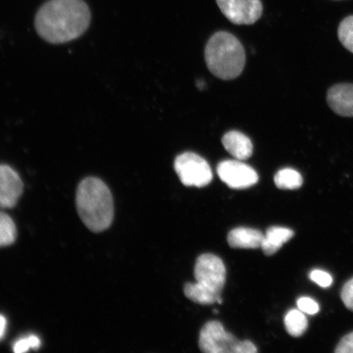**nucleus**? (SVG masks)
I'll return each instance as SVG.
<instances>
[{"label":"nucleus","instance_id":"obj_22","mask_svg":"<svg viewBox=\"0 0 353 353\" xmlns=\"http://www.w3.org/2000/svg\"><path fill=\"white\" fill-rule=\"evenodd\" d=\"M341 299L347 309L353 312V278L343 285Z\"/></svg>","mask_w":353,"mask_h":353},{"label":"nucleus","instance_id":"obj_9","mask_svg":"<svg viewBox=\"0 0 353 353\" xmlns=\"http://www.w3.org/2000/svg\"><path fill=\"white\" fill-rule=\"evenodd\" d=\"M20 175L8 165L0 164V208H12L23 192Z\"/></svg>","mask_w":353,"mask_h":353},{"label":"nucleus","instance_id":"obj_15","mask_svg":"<svg viewBox=\"0 0 353 353\" xmlns=\"http://www.w3.org/2000/svg\"><path fill=\"white\" fill-rule=\"evenodd\" d=\"M285 325L291 336H301L307 329L308 321L303 312L297 309H292L287 312L285 317Z\"/></svg>","mask_w":353,"mask_h":353},{"label":"nucleus","instance_id":"obj_21","mask_svg":"<svg viewBox=\"0 0 353 353\" xmlns=\"http://www.w3.org/2000/svg\"><path fill=\"white\" fill-rule=\"evenodd\" d=\"M310 279L314 281L317 285L323 287V288H328L332 285L333 279L328 272L321 270H313L310 275Z\"/></svg>","mask_w":353,"mask_h":353},{"label":"nucleus","instance_id":"obj_13","mask_svg":"<svg viewBox=\"0 0 353 353\" xmlns=\"http://www.w3.org/2000/svg\"><path fill=\"white\" fill-rule=\"evenodd\" d=\"M294 235V231L290 228L282 227H271L264 235L261 248L267 256L274 254L285 243L288 242Z\"/></svg>","mask_w":353,"mask_h":353},{"label":"nucleus","instance_id":"obj_25","mask_svg":"<svg viewBox=\"0 0 353 353\" xmlns=\"http://www.w3.org/2000/svg\"><path fill=\"white\" fill-rule=\"evenodd\" d=\"M7 326V320L6 317L0 314V339H1L4 334H6Z\"/></svg>","mask_w":353,"mask_h":353},{"label":"nucleus","instance_id":"obj_11","mask_svg":"<svg viewBox=\"0 0 353 353\" xmlns=\"http://www.w3.org/2000/svg\"><path fill=\"white\" fill-rule=\"evenodd\" d=\"M222 143L227 152L236 160L245 161L252 156L253 143L241 132L231 131L223 137Z\"/></svg>","mask_w":353,"mask_h":353},{"label":"nucleus","instance_id":"obj_1","mask_svg":"<svg viewBox=\"0 0 353 353\" xmlns=\"http://www.w3.org/2000/svg\"><path fill=\"white\" fill-rule=\"evenodd\" d=\"M90 21V8L83 0H50L39 8L34 26L44 41L57 44L81 37Z\"/></svg>","mask_w":353,"mask_h":353},{"label":"nucleus","instance_id":"obj_12","mask_svg":"<svg viewBox=\"0 0 353 353\" xmlns=\"http://www.w3.org/2000/svg\"><path fill=\"white\" fill-rule=\"evenodd\" d=\"M263 238V234L257 229L237 228L229 232L228 242L232 248L258 249Z\"/></svg>","mask_w":353,"mask_h":353},{"label":"nucleus","instance_id":"obj_14","mask_svg":"<svg viewBox=\"0 0 353 353\" xmlns=\"http://www.w3.org/2000/svg\"><path fill=\"white\" fill-rule=\"evenodd\" d=\"M184 293L187 298L191 299L194 303L202 304V305H210L214 303H223L221 294L206 288L201 284L187 283L184 287Z\"/></svg>","mask_w":353,"mask_h":353},{"label":"nucleus","instance_id":"obj_16","mask_svg":"<svg viewBox=\"0 0 353 353\" xmlns=\"http://www.w3.org/2000/svg\"><path fill=\"white\" fill-rule=\"evenodd\" d=\"M274 182L278 188L295 190L302 187L303 181L302 175L297 170L285 168L277 172Z\"/></svg>","mask_w":353,"mask_h":353},{"label":"nucleus","instance_id":"obj_2","mask_svg":"<svg viewBox=\"0 0 353 353\" xmlns=\"http://www.w3.org/2000/svg\"><path fill=\"white\" fill-rule=\"evenodd\" d=\"M77 207L79 217L92 232H103L112 223V195L100 179L88 176L81 181L77 192Z\"/></svg>","mask_w":353,"mask_h":353},{"label":"nucleus","instance_id":"obj_19","mask_svg":"<svg viewBox=\"0 0 353 353\" xmlns=\"http://www.w3.org/2000/svg\"><path fill=\"white\" fill-rule=\"evenodd\" d=\"M41 347V339L35 335H30L28 337L19 339L13 344V351L16 353H22L32 350H38Z\"/></svg>","mask_w":353,"mask_h":353},{"label":"nucleus","instance_id":"obj_20","mask_svg":"<svg viewBox=\"0 0 353 353\" xmlns=\"http://www.w3.org/2000/svg\"><path fill=\"white\" fill-rule=\"evenodd\" d=\"M297 305L300 311L309 315H315L320 310L319 303L315 300L308 297L299 299Z\"/></svg>","mask_w":353,"mask_h":353},{"label":"nucleus","instance_id":"obj_23","mask_svg":"<svg viewBox=\"0 0 353 353\" xmlns=\"http://www.w3.org/2000/svg\"><path fill=\"white\" fill-rule=\"evenodd\" d=\"M336 353H353V332H351L344 336L338 344Z\"/></svg>","mask_w":353,"mask_h":353},{"label":"nucleus","instance_id":"obj_4","mask_svg":"<svg viewBox=\"0 0 353 353\" xmlns=\"http://www.w3.org/2000/svg\"><path fill=\"white\" fill-rule=\"evenodd\" d=\"M176 174L185 186L204 188L211 183L213 173L204 158L193 152H185L174 161Z\"/></svg>","mask_w":353,"mask_h":353},{"label":"nucleus","instance_id":"obj_8","mask_svg":"<svg viewBox=\"0 0 353 353\" xmlns=\"http://www.w3.org/2000/svg\"><path fill=\"white\" fill-rule=\"evenodd\" d=\"M217 173L220 179L233 189L249 188L259 181L257 172L236 159L220 162Z\"/></svg>","mask_w":353,"mask_h":353},{"label":"nucleus","instance_id":"obj_7","mask_svg":"<svg viewBox=\"0 0 353 353\" xmlns=\"http://www.w3.org/2000/svg\"><path fill=\"white\" fill-rule=\"evenodd\" d=\"M221 12L236 25H252L261 17L260 0H216Z\"/></svg>","mask_w":353,"mask_h":353},{"label":"nucleus","instance_id":"obj_10","mask_svg":"<svg viewBox=\"0 0 353 353\" xmlns=\"http://www.w3.org/2000/svg\"><path fill=\"white\" fill-rule=\"evenodd\" d=\"M327 103L339 116L353 117V85L339 83L331 87L327 92Z\"/></svg>","mask_w":353,"mask_h":353},{"label":"nucleus","instance_id":"obj_6","mask_svg":"<svg viewBox=\"0 0 353 353\" xmlns=\"http://www.w3.org/2000/svg\"><path fill=\"white\" fill-rule=\"evenodd\" d=\"M194 275L197 283L215 292L222 293L226 282V268L218 256L202 254L196 260Z\"/></svg>","mask_w":353,"mask_h":353},{"label":"nucleus","instance_id":"obj_18","mask_svg":"<svg viewBox=\"0 0 353 353\" xmlns=\"http://www.w3.org/2000/svg\"><path fill=\"white\" fill-rule=\"evenodd\" d=\"M338 35L343 47L353 54V16L342 21L339 26Z\"/></svg>","mask_w":353,"mask_h":353},{"label":"nucleus","instance_id":"obj_3","mask_svg":"<svg viewBox=\"0 0 353 353\" xmlns=\"http://www.w3.org/2000/svg\"><path fill=\"white\" fill-rule=\"evenodd\" d=\"M205 57L212 74L224 81L237 78L245 68L244 48L231 33H215L206 44Z\"/></svg>","mask_w":353,"mask_h":353},{"label":"nucleus","instance_id":"obj_17","mask_svg":"<svg viewBox=\"0 0 353 353\" xmlns=\"http://www.w3.org/2000/svg\"><path fill=\"white\" fill-rule=\"evenodd\" d=\"M16 238L17 228L14 222L10 216L0 212V247L12 245Z\"/></svg>","mask_w":353,"mask_h":353},{"label":"nucleus","instance_id":"obj_5","mask_svg":"<svg viewBox=\"0 0 353 353\" xmlns=\"http://www.w3.org/2000/svg\"><path fill=\"white\" fill-rule=\"evenodd\" d=\"M241 341L224 329L222 323L212 321L200 333L199 346L205 353H239Z\"/></svg>","mask_w":353,"mask_h":353},{"label":"nucleus","instance_id":"obj_24","mask_svg":"<svg viewBox=\"0 0 353 353\" xmlns=\"http://www.w3.org/2000/svg\"><path fill=\"white\" fill-rule=\"evenodd\" d=\"M257 352V347L252 342L249 341H241L239 353H255Z\"/></svg>","mask_w":353,"mask_h":353}]
</instances>
